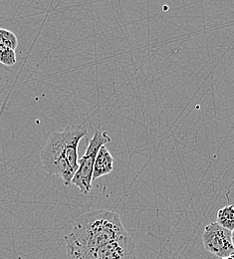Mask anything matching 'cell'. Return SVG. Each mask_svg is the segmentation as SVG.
I'll return each mask as SVG.
<instances>
[{
  "instance_id": "obj_1",
  "label": "cell",
  "mask_w": 234,
  "mask_h": 259,
  "mask_svg": "<svg viewBox=\"0 0 234 259\" xmlns=\"http://www.w3.org/2000/svg\"><path fill=\"white\" fill-rule=\"evenodd\" d=\"M129 235L120 215L107 209L87 212L76 219L64 236L68 254L81 252Z\"/></svg>"
},
{
  "instance_id": "obj_2",
  "label": "cell",
  "mask_w": 234,
  "mask_h": 259,
  "mask_svg": "<svg viewBox=\"0 0 234 259\" xmlns=\"http://www.w3.org/2000/svg\"><path fill=\"white\" fill-rule=\"evenodd\" d=\"M86 134L84 127L70 125L62 132L53 133L40 152L44 169L51 176L60 177L65 187L71 185L78 169V146Z\"/></svg>"
},
{
  "instance_id": "obj_3",
  "label": "cell",
  "mask_w": 234,
  "mask_h": 259,
  "mask_svg": "<svg viewBox=\"0 0 234 259\" xmlns=\"http://www.w3.org/2000/svg\"><path fill=\"white\" fill-rule=\"evenodd\" d=\"M111 141L112 139L108 135V133L99 129L96 130L94 136L89 140L86 152L79 160L78 169L71 182V184L76 186L82 194L87 195L91 192L94 164L97 155L100 151L101 147L105 146Z\"/></svg>"
},
{
  "instance_id": "obj_4",
  "label": "cell",
  "mask_w": 234,
  "mask_h": 259,
  "mask_svg": "<svg viewBox=\"0 0 234 259\" xmlns=\"http://www.w3.org/2000/svg\"><path fill=\"white\" fill-rule=\"evenodd\" d=\"M69 259H135V245L130 235L95 246L93 248L68 254Z\"/></svg>"
},
{
  "instance_id": "obj_5",
  "label": "cell",
  "mask_w": 234,
  "mask_h": 259,
  "mask_svg": "<svg viewBox=\"0 0 234 259\" xmlns=\"http://www.w3.org/2000/svg\"><path fill=\"white\" fill-rule=\"evenodd\" d=\"M202 241L205 249L220 258H226L234 253L231 231L212 223L204 228Z\"/></svg>"
},
{
  "instance_id": "obj_6",
  "label": "cell",
  "mask_w": 234,
  "mask_h": 259,
  "mask_svg": "<svg viewBox=\"0 0 234 259\" xmlns=\"http://www.w3.org/2000/svg\"><path fill=\"white\" fill-rule=\"evenodd\" d=\"M113 169H114V158L111 155V153L108 151V149L105 146H103L101 147L94 164L93 181H96L100 179L101 177L111 174Z\"/></svg>"
},
{
  "instance_id": "obj_7",
  "label": "cell",
  "mask_w": 234,
  "mask_h": 259,
  "mask_svg": "<svg viewBox=\"0 0 234 259\" xmlns=\"http://www.w3.org/2000/svg\"><path fill=\"white\" fill-rule=\"evenodd\" d=\"M221 227L232 231L234 229V205H226L217 212V222Z\"/></svg>"
},
{
  "instance_id": "obj_8",
  "label": "cell",
  "mask_w": 234,
  "mask_h": 259,
  "mask_svg": "<svg viewBox=\"0 0 234 259\" xmlns=\"http://www.w3.org/2000/svg\"><path fill=\"white\" fill-rule=\"evenodd\" d=\"M18 45V40L16 35L7 29L0 28V48L8 47L11 49H16Z\"/></svg>"
},
{
  "instance_id": "obj_9",
  "label": "cell",
  "mask_w": 234,
  "mask_h": 259,
  "mask_svg": "<svg viewBox=\"0 0 234 259\" xmlns=\"http://www.w3.org/2000/svg\"><path fill=\"white\" fill-rule=\"evenodd\" d=\"M0 63L6 66H13L16 63L15 50L8 47L0 48Z\"/></svg>"
},
{
  "instance_id": "obj_10",
  "label": "cell",
  "mask_w": 234,
  "mask_h": 259,
  "mask_svg": "<svg viewBox=\"0 0 234 259\" xmlns=\"http://www.w3.org/2000/svg\"><path fill=\"white\" fill-rule=\"evenodd\" d=\"M231 237H232V243H233L234 246V229L231 231Z\"/></svg>"
}]
</instances>
